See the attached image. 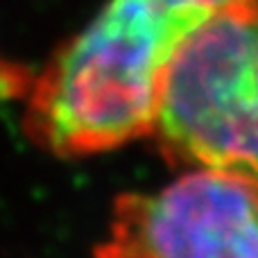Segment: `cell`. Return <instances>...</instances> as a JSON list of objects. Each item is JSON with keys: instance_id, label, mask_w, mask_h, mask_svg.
Returning a JSON list of instances; mask_svg holds the SVG:
<instances>
[{"instance_id": "6da1fadb", "label": "cell", "mask_w": 258, "mask_h": 258, "mask_svg": "<svg viewBox=\"0 0 258 258\" xmlns=\"http://www.w3.org/2000/svg\"><path fill=\"white\" fill-rule=\"evenodd\" d=\"M240 0H109L34 80L25 129L59 156L109 152L147 136L174 52Z\"/></svg>"}, {"instance_id": "3957f363", "label": "cell", "mask_w": 258, "mask_h": 258, "mask_svg": "<svg viewBox=\"0 0 258 258\" xmlns=\"http://www.w3.org/2000/svg\"><path fill=\"white\" fill-rule=\"evenodd\" d=\"M95 258H258V181L190 168L154 192L118 197Z\"/></svg>"}, {"instance_id": "7a4b0ae2", "label": "cell", "mask_w": 258, "mask_h": 258, "mask_svg": "<svg viewBox=\"0 0 258 258\" xmlns=\"http://www.w3.org/2000/svg\"><path fill=\"white\" fill-rule=\"evenodd\" d=\"M150 134L172 163L258 181V0L222 9L186 36Z\"/></svg>"}]
</instances>
